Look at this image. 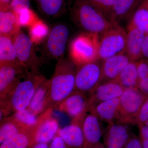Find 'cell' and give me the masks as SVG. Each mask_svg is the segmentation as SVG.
I'll return each instance as SVG.
<instances>
[{"label":"cell","mask_w":148,"mask_h":148,"mask_svg":"<svg viewBox=\"0 0 148 148\" xmlns=\"http://www.w3.org/2000/svg\"><path fill=\"white\" fill-rule=\"evenodd\" d=\"M77 66L71 60H58L54 73L49 80V88L45 110L57 109L64 99L75 90Z\"/></svg>","instance_id":"obj_1"},{"label":"cell","mask_w":148,"mask_h":148,"mask_svg":"<svg viewBox=\"0 0 148 148\" xmlns=\"http://www.w3.org/2000/svg\"><path fill=\"white\" fill-rule=\"evenodd\" d=\"M44 79L38 72H27L18 80L7 97L1 101V119L11 113L27 109Z\"/></svg>","instance_id":"obj_2"},{"label":"cell","mask_w":148,"mask_h":148,"mask_svg":"<svg viewBox=\"0 0 148 148\" xmlns=\"http://www.w3.org/2000/svg\"><path fill=\"white\" fill-rule=\"evenodd\" d=\"M70 15L78 27L89 34L102 35L113 23L87 0H74Z\"/></svg>","instance_id":"obj_3"},{"label":"cell","mask_w":148,"mask_h":148,"mask_svg":"<svg viewBox=\"0 0 148 148\" xmlns=\"http://www.w3.org/2000/svg\"><path fill=\"white\" fill-rule=\"evenodd\" d=\"M99 35L84 33L75 37L70 47L71 60L76 66L99 60Z\"/></svg>","instance_id":"obj_4"},{"label":"cell","mask_w":148,"mask_h":148,"mask_svg":"<svg viewBox=\"0 0 148 148\" xmlns=\"http://www.w3.org/2000/svg\"><path fill=\"white\" fill-rule=\"evenodd\" d=\"M99 48V60L103 61L114 56L125 53L127 32L115 22L101 35Z\"/></svg>","instance_id":"obj_5"},{"label":"cell","mask_w":148,"mask_h":148,"mask_svg":"<svg viewBox=\"0 0 148 148\" xmlns=\"http://www.w3.org/2000/svg\"><path fill=\"white\" fill-rule=\"evenodd\" d=\"M148 96L138 88L125 89L119 98L117 123L125 125L136 124L138 112Z\"/></svg>","instance_id":"obj_6"},{"label":"cell","mask_w":148,"mask_h":148,"mask_svg":"<svg viewBox=\"0 0 148 148\" xmlns=\"http://www.w3.org/2000/svg\"><path fill=\"white\" fill-rule=\"evenodd\" d=\"M99 60L76 66L75 90L88 96L102 82V64Z\"/></svg>","instance_id":"obj_7"},{"label":"cell","mask_w":148,"mask_h":148,"mask_svg":"<svg viewBox=\"0 0 148 148\" xmlns=\"http://www.w3.org/2000/svg\"><path fill=\"white\" fill-rule=\"evenodd\" d=\"M12 37L18 63L28 71L38 72V58L30 37L20 30Z\"/></svg>","instance_id":"obj_8"},{"label":"cell","mask_w":148,"mask_h":148,"mask_svg":"<svg viewBox=\"0 0 148 148\" xmlns=\"http://www.w3.org/2000/svg\"><path fill=\"white\" fill-rule=\"evenodd\" d=\"M69 34V29L65 24H57L53 27L45 43L46 52L49 56L58 60L64 58Z\"/></svg>","instance_id":"obj_9"},{"label":"cell","mask_w":148,"mask_h":148,"mask_svg":"<svg viewBox=\"0 0 148 148\" xmlns=\"http://www.w3.org/2000/svg\"><path fill=\"white\" fill-rule=\"evenodd\" d=\"M29 72L18 63L0 64V98L3 101L18 80Z\"/></svg>","instance_id":"obj_10"},{"label":"cell","mask_w":148,"mask_h":148,"mask_svg":"<svg viewBox=\"0 0 148 148\" xmlns=\"http://www.w3.org/2000/svg\"><path fill=\"white\" fill-rule=\"evenodd\" d=\"M124 90L117 80L102 81L88 96V111L97 103L119 98Z\"/></svg>","instance_id":"obj_11"},{"label":"cell","mask_w":148,"mask_h":148,"mask_svg":"<svg viewBox=\"0 0 148 148\" xmlns=\"http://www.w3.org/2000/svg\"><path fill=\"white\" fill-rule=\"evenodd\" d=\"M86 113L73 119L71 124L58 129L57 135L61 137L69 148H84L82 121Z\"/></svg>","instance_id":"obj_12"},{"label":"cell","mask_w":148,"mask_h":148,"mask_svg":"<svg viewBox=\"0 0 148 148\" xmlns=\"http://www.w3.org/2000/svg\"><path fill=\"white\" fill-rule=\"evenodd\" d=\"M43 114L38 116L36 124L24 128L12 138L1 144L0 148H29L35 145L37 130L43 118Z\"/></svg>","instance_id":"obj_13"},{"label":"cell","mask_w":148,"mask_h":148,"mask_svg":"<svg viewBox=\"0 0 148 148\" xmlns=\"http://www.w3.org/2000/svg\"><path fill=\"white\" fill-rule=\"evenodd\" d=\"M88 101L87 95L75 90L64 99L57 109L76 118L88 112Z\"/></svg>","instance_id":"obj_14"},{"label":"cell","mask_w":148,"mask_h":148,"mask_svg":"<svg viewBox=\"0 0 148 148\" xmlns=\"http://www.w3.org/2000/svg\"><path fill=\"white\" fill-rule=\"evenodd\" d=\"M125 53L132 61L142 58V47L145 38V32L128 23L127 26Z\"/></svg>","instance_id":"obj_15"},{"label":"cell","mask_w":148,"mask_h":148,"mask_svg":"<svg viewBox=\"0 0 148 148\" xmlns=\"http://www.w3.org/2000/svg\"><path fill=\"white\" fill-rule=\"evenodd\" d=\"M82 129L84 137V148H92L100 143L102 137L100 120L93 114H85L82 121Z\"/></svg>","instance_id":"obj_16"},{"label":"cell","mask_w":148,"mask_h":148,"mask_svg":"<svg viewBox=\"0 0 148 148\" xmlns=\"http://www.w3.org/2000/svg\"><path fill=\"white\" fill-rule=\"evenodd\" d=\"M104 138L106 148H124L130 134L125 125L114 123L109 125Z\"/></svg>","instance_id":"obj_17"},{"label":"cell","mask_w":148,"mask_h":148,"mask_svg":"<svg viewBox=\"0 0 148 148\" xmlns=\"http://www.w3.org/2000/svg\"><path fill=\"white\" fill-rule=\"evenodd\" d=\"M131 61L128 56L124 53L102 61V81L116 80L122 71Z\"/></svg>","instance_id":"obj_18"},{"label":"cell","mask_w":148,"mask_h":148,"mask_svg":"<svg viewBox=\"0 0 148 148\" xmlns=\"http://www.w3.org/2000/svg\"><path fill=\"white\" fill-rule=\"evenodd\" d=\"M119 98H115L95 104L90 107L88 112L109 125L117 119L119 112Z\"/></svg>","instance_id":"obj_19"},{"label":"cell","mask_w":148,"mask_h":148,"mask_svg":"<svg viewBox=\"0 0 148 148\" xmlns=\"http://www.w3.org/2000/svg\"><path fill=\"white\" fill-rule=\"evenodd\" d=\"M53 109L49 108L44 112L41 122L36 134L35 142L37 143H48L52 141L57 135L59 129L58 121L51 116Z\"/></svg>","instance_id":"obj_20"},{"label":"cell","mask_w":148,"mask_h":148,"mask_svg":"<svg viewBox=\"0 0 148 148\" xmlns=\"http://www.w3.org/2000/svg\"><path fill=\"white\" fill-rule=\"evenodd\" d=\"M143 0H115L112 22L130 19Z\"/></svg>","instance_id":"obj_21"},{"label":"cell","mask_w":148,"mask_h":148,"mask_svg":"<svg viewBox=\"0 0 148 148\" xmlns=\"http://www.w3.org/2000/svg\"><path fill=\"white\" fill-rule=\"evenodd\" d=\"M49 88V80L45 78L37 88L31 103L27 108L37 116L46 110V103Z\"/></svg>","instance_id":"obj_22"},{"label":"cell","mask_w":148,"mask_h":148,"mask_svg":"<svg viewBox=\"0 0 148 148\" xmlns=\"http://www.w3.org/2000/svg\"><path fill=\"white\" fill-rule=\"evenodd\" d=\"M16 14L10 8L0 10V34L13 36L20 30Z\"/></svg>","instance_id":"obj_23"},{"label":"cell","mask_w":148,"mask_h":148,"mask_svg":"<svg viewBox=\"0 0 148 148\" xmlns=\"http://www.w3.org/2000/svg\"><path fill=\"white\" fill-rule=\"evenodd\" d=\"M18 63L13 37L0 34V64Z\"/></svg>","instance_id":"obj_24"},{"label":"cell","mask_w":148,"mask_h":148,"mask_svg":"<svg viewBox=\"0 0 148 148\" xmlns=\"http://www.w3.org/2000/svg\"><path fill=\"white\" fill-rule=\"evenodd\" d=\"M26 126L15 119L12 115L5 117L1 120L0 144L12 138Z\"/></svg>","instance_id":"obj_25"},{"label":"cell","mask_w":148,"mask_h":148,"mask_svg":"<svg viewBox=\"0 0 148 148\" xmlns=\"http://www.w3.org/2000/svg\"><path fill=\"white\" fill-rule=\"evenodd\" d=\"M40 12L45 16L58 17L66 9L65 0H35Z\"/></svg>","instance_id":"obj_26"},{"label":"cell","mask_w":148,"mask_h":148,"mask_svg":"<svg viewBox=\"0 0 148 148\" xmlns=\"http://www.w3.org/2000/svg\"><path fill=\"white\" fill-rule=\"evenodd\" d=\"M116 80L124 89L138 88L137 61H131L123 70Z\"/></svg>","instance_id":"obj_27"},{"label":"cell","mask_w":148,"mask_h":148,"mask_svg":"<svg viewBox=\"0 0 148 148\" xmlns=\"http://www.w3.org/2000/svg\"><path fill=\"white\" fill-rule=\"evenodd\" d=\"M129 23L148 34V0H143L130 19Z\"/></svg>","instance_id":"obj_28"},{"label":"cell","mask_w":148,"mask_h":148,"mask_svg":"<svg viewBox=\"0 0 148 148\" xmlns=\"http://www.w3.org/2000/svg\"><path fill=\"white\" fill-rule=\"evenodd\" d=\"M48 33L47 26L42 21L37 20L31 26L30 37L33 42L38 43L47 38Z\"/></svg>","instance_id":"obj_29"},{"label":"cell","mask_w":148,"mask_h":148,"mask_svg":"<svg viewBox=\"0 0 148 148\" xmlns=\"http://www.w3.org/2000/svg\"><path fill=\"white\" fill-rule=\"evenodd\" d=\"M112 21L115 0H87Z\"/></svg>","instance_id":"obj_30"},{"label":"cell","mask_w":148,"mask_h":148,"mask_svg":"<svg viewBox=\"0 0 148 148\" xmlns=\"http://www.w3.org/2000/svg\"><path fill=\"white\" fill-rule=\"evenodd\" d=\"M12 115L26 126H32L34 125L38 120V117H37V116L27 108L16 112Z\"/></svg>","instance_id":"obj_31"},{"label":"cell","mask_w":148,"mask_h":148,"mask_svg":"<svg viewBox=\"0 0 148 148\" xmlns=\"http://www.w3.org/2000/svg\"><path fill=\"white\" fill-rule=\"evenodd\" d=\"M16 15L20 26H31L37 21L36 20L34 14L30 9L22 11Z\"/></svg>","instance_id":"obj_32"},{"label":"cell","mask_w":148,"mask_h":148,"mask_svg":"<svg viewBox=\"0 0 148 148\" xmlns=\"http://www.w3.org/2000/svg\"><path fill=\"white\" fill-rule=\"evenodd\" d=\"M30 7V0H12L10 9L17 14L25 10L29 9Z\"/></svg>","instance_id":"obj_33"},{"label":"cell","mask_w":148,"mask_h":148,"mask_svg":"<svg viewBox=\"0 0 148 148\" xmlns=\"http://www.w3.org/2000/svg\"><path fill=\"white\" fill-rule=\"evenodd\" d=\"M148 120V96L140 108L136 119L137 125L143 124Z\"/></svg>","instance_id":"obj_34"},{"label":"cell","mask_w":148,"mask_h":148,"mask_svg":"<svg viewBox=\"0 0 148 148\" xmlns=\"http://www.w3.org/2000/svg\"><path fill=\"white\" fill-rule=\"evenodd\" d=\"M139 80L148 77V59L142 58L137 61Z\"/></svg>","instance_id":"obj_35"},{"label":"cell","mask_w":148,"mask_h":148,"mask_svg":"<svg viewBox=\"0 0 148 148\" xmlns=\"http://www.w3.org/2000/svg\"><path fill=\"white\" fill-rule=\"evenodd\" d=\"M124 148H143L140 139L134 135H131Z\"/></svg>","instance_id":"obj_36"},{"label":"cell","mask_w":148,"mask_h":148,"mask_svg":"<svg viewBox=\"0 0 148 148\" xmlns=\"http://www.w3.org/2000/svg\"><path fill=\"white\" fill-rule=\"evenodd\" d=\"M49 148H69L63 140L58 135H56L51 141Z\"/></svg>","instance_id":"obj_37"},{"label":"cell","mask_w":148,"mask_h":148,"mask_svg":"<svg viewBox=\"0 0 148 148\" xmlns=\"http://www.w3.org/2000/svg\"><path fill=\"white\" fill-rule=\"evenodd\" d=\"M138 88L142 92L148 96V77L139 80Z\"/></svg>","instance_id":"obj_38"},{"label":"cell","mask_w":148,"mask_h":148,"mask_svg":"<svg viewBox=\"0 0 148 148\" xmlns=\"http://www.w3.org/2000/svg\"><path fill=\"white\" fill-rule=\"evenodd\" d=\"M140 130V139L148 140V126L144 124L138 125Z\"/></svg>","instance_id":"obj_39"},{"label":"cell","mask_w":148,"mask_h":148,"mask_svg":"<svg viewBox=\"0 0 148 148\" xmlns=\"http://www.w3.org/2000/svg\"><path fill=\"white\" fill-rule=\"evenodd\" d=\"M142 58L148 59V34H147L142 47Z\"/></svg>","instance_id":"obj_40"},{"label":"cell","mask_w":148,"mask_h":148,"mask_svg":"<svg viewBox=\"0 0 148 148\" xmlns=\"http://www.w3.org/2000/svg\"><path fill=\"white\" fill-rule=\"evenodd\" d=\"M12 0H0V9L1 10L10 8V5Z\"/></svg>","instance_id":"obj_41"},{"label":"cell","mask_w":148,"mask_h":148,"mask_svg":"<svg viewBox=\"0 0 148 148\" xmlns=\"http://www.w3.org/2000/svg\"><path fill=\"white\" fill-rule=\"evenodd\" d=\"M32 148H49L47 143H37L32 146Z\"/></svg>","instance_id":"obj_42"},{"label":"cell","mask_w":148,"mask_h":148,"mask_svg":"<svg viewBox=\"0 0 148 148\" xmlns=\"http://www.w3.org/2000/svg\"><path fill=\"white\" fill-rule=\"evenodd\" d=\"M142 143L143 148H148V140L140 139Z\"/></svg>","instance_id":"obj_43"},{"label":"cell","mask_w":148,"mask_h":148,"mask_svg":"<svg viewBox=\"0 0 148 148\" xmlns=\"http://www.w3.org/2000/svg\"><path fill=\"white\" fill-rule=\"evenodd\" d=\"M92 148H106L105 146H104V144H102L100 142V143L94 146Z\"/></svg>","instance_id":"obj_44"},{"label":"cell","mask_w":148,"mask_h":148,"mask_svg":"<svg viewBox=\"0 0 148 148\" xmlns=\"http://www.w3.org/2000/svg\"><path fill=\"white\" fill-rule=\"evenodd\" d=\"M143 124L145 125H146V126H148V120L146 121Z\"/></svg>","instance_id":"obj_45"},{"label":"cell","mask_w":148,"mask_h":148,"mask_svg":"<svg viewBox=\"0 0 148 148\" xmlns=\"http://www.w3.org/2000/svg\"><path fill=\"white\" fill-rule=\"evenodd\" d=\"M29 148H32V147H29Z\"/></svg>","instance_id":"obj_46"}]
</instances>
